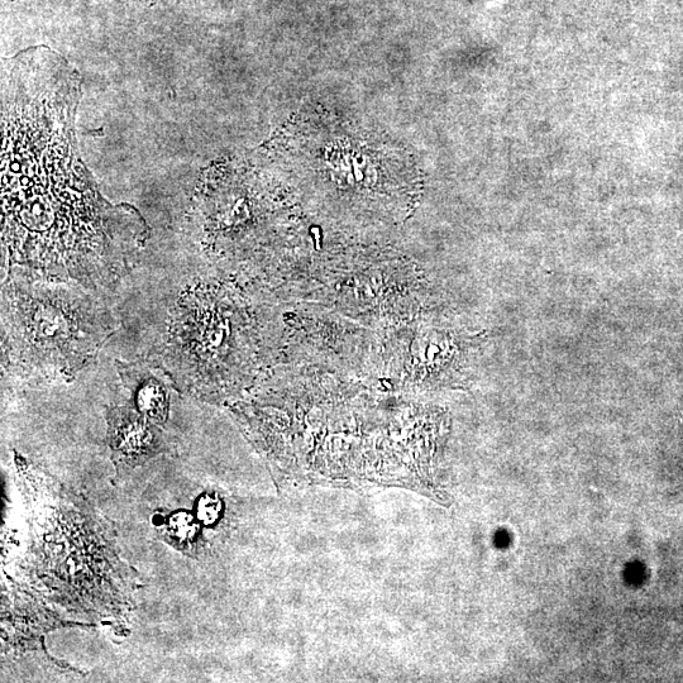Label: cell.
Listing matches in <instances>:
<instances>
[{"label":"cell","instance_id":"1","mask_svg":"<svg viewBox=\"0 0 683 683\" xmlns=\"http://www.w3.org/2000/svg\"><path fill=\"white\" fill-rule=\"evenodd\" d=\"M76 100H26L3 116L7 280L98 289L130 269L148 237L140 214L100 195L76 148Z\"/></svg>","mask_w":683,"mask_h":683},{"label":"cell","instance_id":"2","mask_svg":"<svg viewBox=\"0 0 683 683\" xmlns=\"http://www.w3.org/2000/svg\"><path fill=\"white\" fill-rule=\"evenodd\" d=\"M81 286L7 280L3 329L9 364L30 376L69 377L98 355L114 328Z\"/></svg>","mask_w":683,"mask_h":683},{"label":"cell","instance_id":"3","mask_svg":"<svg viewBox=\"0 0 683 683\" xmlns=\"http://www.w3.org/2000/svg\"><path fill=\"white\" fill-rule=\"evenodd\" d=\"M107 419L109 446L119 475L130 474L167 450L157 424L137 409L114 408L109 410Z\"/></svg>","mask_w":683,"mask_h":683},{"label":"cell","instance_id":"4","mask_svg":"<svg viewBox=\"0 0 683 683\" xmlns=\"http://www.w3.org/2000/svg\"><path fill=\"white\" fill-rule=\"evenodd\" d=\"M124 386L131 390L136 409L152 423L164 425L169 418L174 382L161 367L150 362H117Z\"/></svg>","mask_w":683,"mask_h":683},{"label":"cell","instance_id":"5","mask_svg":"<svg viewBox=\"0 0 683 683\" xmlns=\"http://www.w3.org/2000/svg\"><path fill=\"white\" fill-rule=\"evenodd\" d=\"M167 541L185 553L197 552L200 538L199 520L188 511H176L166 520Z\"/></svg>","mask_w":683,"mask_h":683},{"label":"cell","instance_id":"6","mask_svg":"<svg viewBox=\"0 0 683 683\" xmlns=\"http://www.w3.org/2000/svg\"><path fill=\"white\" fill-rule=\"evenodd\" d=\"M221 500L214 495H204L197 503V518L200 523L214 525L221 518Z\"/></svg>","mask_w":683,"mask_h":683}]
</instances>
